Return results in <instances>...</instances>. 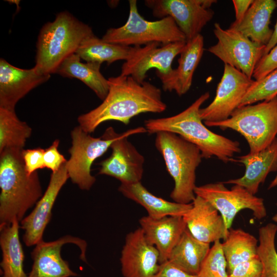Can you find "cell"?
I'll use <instances>...</instances> for the list:
<instances>
[{
    "instance_id": "cell-14",
    "label": "cell",
    "mask_w": 277,
    "mask_h": 277,
    "mask_svg": "<svg viewBox=\"0 0 277 277\" xmlns=\"http://www.w3.org/2000/svg\"><path fill=\"white\" fill-rule=\"evenodd\" d=\"M145 4L156 17H171L186 42L200 34L214 15L213 11L204 7L201 0H146Z\"/></svg>"
},
{
    "instance_id": "cell-6",
    "label": "cell",
    "mask_w": 277,
    "mask_h": 277,
    "mask_svg": "<svg viewBox=\"0 0 277 277\" xmlns=\"http://www.w3.org/2000/svg\"><path fill=\"white\" fill-rule=\"evenodd\" d=\"M204 123L208 127L239 132L247 141L249 153L258 152L269 146L276 137L277 96L256 104L240 107L225 121Z\"/></svg>"
},
{
    "instance_id": "cell-13",
    "label": "cell",
    "mask_w": 277,
    "mask_h": 277,
    "mask_svg": "<svg viewBox=\"0 0 277 277\" xmlns=\"http://www.w3.org/2000/svg\"><path fill=\"white\" fill-rule=\"evenodd\" d=\"M254 81L237 69L224 64L223 74L214 100L208 106L200 110L202 120L204 123H212L228 119L239 107Z\"/></svg>"
},
{
    "instance_id": "cell-32",
    "label": "cell",
    "mask_w": 277,
    "mask_h": 277,
    "mask_svg": "<svg viewBox=\"0 0 277 277\" xmlns=\"http://www.w3.org/2000/svg\"><path fill=\"white\" fill-rule=\"evenodd\" d=\"M277 96V69L255 81L243 97L240 107L271 100Z\"/></svg>"
},
{
    "instance_id": "cell-38",
    "label": "cell",
    "mask_w": 277,
    "mask_h": 277,
    "mask_svg": "<svg viewBox=\"0 0 277 277\" xmlns=\"http://www.w3.org/2000/svg\"><path fill=\"white\" fill-rule=\"evenodd\" d=\"M153 277H197L181 270L169 261L160 265L159 269Z\"/></svg>"
},
{
    "instance_id": "cell-10",
    "label": "cell",
    "mask_w": 277,
    "mask_h": 277,
    "mask_svg": "<svg viewBox=\"0 0 277 277\" xmlns=\"http://www.w3.org/2000/svg\"><path fill=\"white\" fill-rule=\"evenodd\" d=\"M217 42L208 51L251 78L255 67L264 56L266 46L255 43L240 32L214 25Z\"/></svg>"
},
{
    "instance_id": "cell-20",
    "label": "cell",
    "mask_w": 277,
    "mask_h": 277,
    "mask_svg": "<svg viewBox=\"0 0 277 277\" xmlns=\"http://www.w3.org/2000/svg\"><path fill=\"white\" fill-rule=\"evenodd\" d=\"M140 228L147 241L157 250L160 264L169 256L187 228L182 216H166L154 219L148 215L139 220Z\"/></svg>"
},
{
    "instance_id": "cell-27",
    "label": "cell",
    "mask_w": 277,
    "mask_h": 277,
    "mask_svg": "<svg viewBox=\"0 0 277 277\" xmlns=\"http://www.w3.org/2000/svg\"><path fill=\"white\" fill-rule=\"evenodd\" d=\"M210 249V244L199 241L186 228L167 261L188 273L197 275Z\"/></svg>"
},
{
    "instance_id": "cell-21",
    "label": "cell",
    "mask_w": 277,
    "mask_h": 277,
    "mask_svg": "<svg viewBox=\"0 0 277 277\" xmlns=\"http://www.w3.org/2000/svg\"><path fill=\"white\" fill-rule=\"evenodd\" d=\"M234 162L245 166L244 174L240 178L230 179L223 183L241 186L255 195L268 174L277 171V137L265 149L239 156Z\"/></svg>"
},
{
    "instance_id": "cell-39",
    "label": "cell",
    "mask_w": 277,
    "mask_h": 277,
    "mask_svg": "<svg viewBox=\"0 0 277 277\" xmlns=\"http://www.w3.org/2000/svg\"><path fill=\"white\" fill-rule=\"evenodd\" d=\"M253 0H233L235 13V22L240 21L244 16Z\"/></svg>"
},
{
    "instance_id": "cell-28",
    "label": "cell",
    "mask_w": 277,
    "mask_h": 277,
    "mask_svg": "<svg viewBox=\"0 0 277 277\" xmlns=\"http://www.w3.org/2000/svg\"><path fill=\"white\" fill-rule=\"evenodd\" d=\"M132 52V46H126L107 42L94 33L85 38L75 53L86 62L110 65L120 60L127 61Z\"/></svg>"
},
{
    "instance_id": "cell-5",
    "label": "cell",
    "mask_w": 277,
    "mask_h": 277,
    "mask_svg": "<svg viewBox=\"0 0 277 277\" xmlns=\"http://www.w3.org/2000/svg\"><path fill=\"white\" fill-rule=\"evenodd\" d=\"M154 144L174 182L170 198L178 203H192L196 196V170L203 159L200 150L181 136L167 131L157 132Z\"/></svg>"
},
{
    "instance_id": "cell-9",
    "label": "cell",
    "mask_w": 277,
    "mask_h": 277,
    "mask_svg": "<svg viewBox=\"0 0 277 277\" xmlns=\"http://www.w3.org/2000/svg\"><path fill=\"white\" fill-rule=\"evenodd\" d=\"M194 193L219 212L227 230L231 228L235 216L242 210H251L258 220L267 215L264 200L238 185H234L229 190L223 182L209 183L196 186Z\"/></svg>"
},
{
    "instance_id": "cell-2",
    "label": "cell",
    "mask_w": 277,
    "mask_h": 277,
    "mask_svg": "<svg viewBox=\"0 0 277 277\" xmlns=\"http://www.w3.org/2000/svg\"><path fill=\"white\" fill-rule=\"evenodd\" d=\"M209 97V92H206L175 115L146 120L147 132L150 134L160 131L174 133L196 146L203 158L215 156L225 163L234 162L233 156L241 151L239 142L210 131L200 117L201 106Z\"/></svg>"
},
{
    "instance_id": "cell-15",
    "label": "cell",
    "mask_w": 277,
    "mask_h": 277,
    "mask_svg": "<svg viewBox=\"0 0 277 277\" xmlns=\"http://www.w3.org/2000/svg\"><path fill=\"white\" fill-rule=\"evenodd\" d=\"M68 243L76 245L81 250L80 258L87 262V243L78 237L64 235L55 241L37 243L31 252L33 264L27 277H73L78 274L70 267L61 255L62 248Z\"/></svg>"
},
{
    "instance_id": "cell-42",
    "label": "cell",
    "mask_w": 277,
    "mask_h": 277,
    "mask_svg": "<svg viewBox=\"0 0 277 277\" xmlns=\"http://www.w3.org/2000/svg\"><path fill=\"white\" fill-rule=\"evenodd\" d=\"M277 205V204H276ZM272 220L273 221V222L277 223V212L273 216Z\"/></svg>"
},
{
    "instance_id": "cell-26",
    "label": "cell",
    "mask_w": 277,
    "mask_h": 277,
    "mask_svg": "<svg viewBox=\"0 0 277 277\" xmlns=\"http://www.w3.org/2000/svg\"><path fill=\"white\" fill-rule=\"evenodd\" d=\"M76 53L67 57L58 67L56 73L63 77L76 78L89 87L103 101L109 91V83L100 71L101 64L81 62Z\"/></svg>"
},
{
    "instance_id": "cell-30",
    "label": "cell",
    "mask_w": 277,
    "mask_h": 277,
    "mask_svg": "<svg viewBox=\"0 0 277 277\" xmlns=\"http://www.w3.org/2000/svg\"><path fill=\"white\" fill-rule=\"evenodd\" d=\"M32 128L21 121L15 110L0 108V153L6 149L23 150Z\"/></svg>"
},
{
    "instance_id": "cell-23",
    "label": "cell",
    "mask_w": 277,
    "mask_h": 277,
    "mask_svg": "<svg viewBox=\"0 0 277 277\" xmlns=\"http://www.w3.org/2000/svg\"><path fill=\"white\" fill-rule=\"evenodd\" d=\"M276 7V1L254 0L243 18L239 22H233L229 29L240 32L255 43L266 46L273 33L269 25Z\"/></svg>"
},
{
    "instance_id": "cell-17",
    "label": "cell",
    "mask_w": 277,
    "mask_h": 277,
    "mask_svg": "<svg viewBox=\"0 0 277 277\" xmlns=\"http://www.w3.org/2000/svg\"><path fill=\"white\" fill-rule=\"evenodd\" d=\"M120 263L124 277H153L157 272L159 252L147 241L140 227L126 235Z\"/></svg>"
},
{
    "instance_id": "cell-3",
    "label": "cell",
    "mask_w": 277,
    "mask_h": 277,
    "mask_svg": "<svg viewBox=\"0 0 277 277\" xmlns=\"http://www.w3.org/2000/svg\"><path fill=\"white\" fill-rule=\"evenodd\" d=\"M22 151L11 149L0 153V226L15 219L21 222L43 194L38 172L27 173Z\"/></svg>"
},
{
    "instance_id": "cell-33",
    "label": "cell",
    "mask_w": 277,
    "mask_h": 277,
    "mask_svg": "<svg viewBox=\"0 0 277 277\" xmlns=\"http://www.w3.org/2000/svg\"><path fill=\"white\" fill-rule=\"evenodd\" d=\"M197 277H229L227 264L220 240L213 243L202 264Z\"/></svg>"
},
{
    "instance_id": "cell-1",
    "label": "cell",
    "mask_w": 277,
    "mask_h": 277,
    "mask_svg": "<svg viewBox=\"0 0 277 277\" xmlns=\"http://www.w3.org/2000/svg\"><path fill=\"white\" fill-rule=\"evenodd\" d=\"M108 81L109 91L103 102L77 118L78 126L88 133L108 121L128 125L132 117L140 114L161 113L167 108L161 89L150 82L141 84L130 76L121 74L110 77Z\"/></svg>"
},
{
    "instance_id": "cell-34",
    "label": "cell",
    "mask_w": 277,
    "mask_h": 277,
    "mask_svg": "<svg viewBox=\"0 0 277 277\" xmlns=\"http://www.w3.org/2000/svg\"><path fill=\"white\" fill-rule=\"evenodd\" d=\"M262 270V264L258 256L238 264L228 275L229 277H261Z\"/></svg>"
},
{
    "instance_id": "cell-35",
    "label": "cell",
    "mask_w": 277,
    "mask_h": 277,
    "mask_svg": "<svg viewBox=\"0 0 277 277\" xmlns=\"http://www.w3.org/2000/svg\"><path fill=\"white\" fill-rule=\"evenodd\" d=\"M45 149L41 148L23 149L22 156L25 169L29 174L45 168L44 161Z\"/></svg>"
},
{
    "instance_id": "cell-37",
    "label": "cell",
    "mask_w": 277,
    "mask_h": 277,
    "mask_svg": "<svg viewBox=\"0 0 277 277\" xmlns=\"http://www.w3.org/2000/svg\"><path fill=\"white\" fill-rule=\"evenodd\" d=\"M60 140H54L52 144L45 149L44 161L45 168L55 172L65 164L67 160L58 150Z\"/></svg>"
},
{
    "instance_id": "cell-16",
    "label": "cell",
    "mask_w": 277,
    "mask_h": 277,
    "mask_svg": "<svg viewBox=\"0 0 277 277\" xmlns=\"http://www.w3.org/2000/svg\"><path fill=\"white\" fill-rule=\"evenodd\" d=\"M69 179L66 163L59 170L51 173L45 192L31 212L20 222V228L24 231L23 239L26 246L36 245L43 240L44 231L52 217L54 203Z\"/></svg>"
},
{
    "instance_id": "cell-29",
    "label": "cell",
    "mask_w": 277,
    "mask_h": 277,
    "mask_svg": "<svg viewBox=\"0 0 277 277\" xmlns=\"http://www.w3.org/2000/svg\"><path fill=\"white\" fill-rule=\"evenodd\" d=\"M258 240L241 229H229L222 244L228 273L238 264L258 256Z\"/></svg>"
},
{
    "instance_id": "cell-41",
    "label": "cell",
    "mask_w": 277,
    "mask_h": 277,
    "mask_svg": "<svg viewBox=\"0 0 277 277\" xmlns=\"http://www.w3.org/2000/svg\"><path fill=\"white\" fill-rule=\"evenodd\" d=\"M277 186V174L273 180L271 182L269 186L268 189H272Z\"/></svg>"
},
{
    "instance_id": "cell-19",
    "label": "cell",
    "mask_w": 277,
    "mask_h": 277,
    "mask_svg": "<svg viewBox=\"0 0 277 277\" xmlns=\"http://www.w3.org/2000/svg\"><path fill=\"white\" fill-rule=\"evenodd\" d=\"M192 203L191 208L183 216L191 234L199 241L207 244L225 239L229 230L219 212L197 195Z\"/></svg>"
},
{
    "instance_id": "cell-12",
    "label": "cell",
    "mask_w": 277,
    "mask_h": 277,
    "mask_svg": "<svg viewBox=\"0 0 277 277\" xmlns=\"http://www.w3.org/2000/svg\"><path fill=\"white\" fill-rule=\"evenodd\" d=\"M145 132L147 130L145 127H138L120 133L110 146L111 155L98 164V174L113 177L121 184L141 182L145 159L128 141V137Z\"/></svg>"
},
{
    "instance_id": "cell-31",
    "label": "cell",
    "mask_w": 277,
    "mask_h": 277,
    "mask_svg": "<svg viewBox=\"0 0 277 277\" xmlns=\"http://www.w3.org/2000/svg\"><path fill=\"white\" fill-rule=\"evenodd\" d=\"M277 225L270 223L259 229L258 254L263 266L261 277H277Z\"/></svg>"
},
{
    "instance_id": "cell-36",
    "label": "cell",
    "mask_w": 277,
    "mask_h": 277,
    "mask_svg": "<svg viewBox=\"0 0 277 277\" xmlns=\"http://www.w3.org/2000/svg\"><path fill=\"white\" fill-rule=\"evenodd\" d=\"M277 69V44L258 63L252 76L259 81Z\"/></svg>"
},
{
    "instance_id": "cell-25",
    "label": "cell",
    "mask_w": 277,
    "mask_h": 277,
    "mask_svg": "<svg viewBox=\"0 0 277 277\" xmlns=\"http://www.w3.org/2000/svg\"><path fill=\"white\" fill-rule=\"evenodd\" d=\"M20 222L0 226V247L2 252V277H27L24 269V253L19 240Z\"/></svg>"
},
{
    "instance_id": "cell-11",
    "label": "cell",
    "mask_w": 277,
    "mask_h": 277,
    "mask_svg": "<svg viewBox=\"0 0 277 277\" xmlns=\"http://www.w3.org/2000/svg\"><path fill=\"white\" fill-rule=\"evenodd\" d=\"M186 42L166 45L152 43L141 46H132L131 54L121 67V74L130 76L139 83L145 82L147 72L156 69L159 78L169 75L173 71L172 62L185 47Z\"/></svg>"
},
{
    "instance_id": "cell-24",
    "label": "cell",
    "mask_w": 277,
    "mask_h": 277,
    "mask_svg": "<svg viewBox=\"0 0 277 277\" xmlns=\"http://www.w3.org/2000/svg\"><path fill=\"white\" fill-rule=\"evenodd\" d=\"M118 190L125 197L143 207L147 215L154 219L172 215L183 216L192 206V203L181 204L158 197L149 191L141 182L121 184Z\"/></svg>"
},
{
    "instance_id": "cell-8",
    "label": "cell",
    "mask_w": 277,
    "mask_h": 277,
    "mask_svg": "<svg viewBox=\"0 0 277 277\" xmlns=\"http://www.w3.org/2000/svg\"><path fill=\"white\" fill-rule=\"evenodd\" d=\"M120 133L110 127L100 137H94L79 126L71 132L70 156L66 163L69 179L83 190H89L96 181L91 173L94 161L102 156Z\"/></svg>"
},
{
    "instance_id": "cell-7",
    "label": "cell",
    "mask_w": 277,
    "mask_h": 277,
    "mask_svg": "<svg viewBox=\"0 0 277 277\" xmlns=\"http://www.w3.org/2000/svg\"><path fill=\"white\" fill-rule=\"evenodd\" d=\"M129 15L125 24L108 29L102 37L103 40L126 46L186 42L185 36L171 17L149 21L139 13L136 0L129 1Z\"/></svg>"
},
{
    "instance_id": "cell-4",
    "label": "cell",
    "mask_w": 277,
    "mask_h": 277,
    "mask_svg": "<svg viewBox=\"0 0 277 277\" xmlns=\"http://www.w3.org/2000/svg\"><path fill=\"white\" fill-rule=\"evenodd\" d=\"M93 33L90 27L68 12L58 13L39 31L35 68L45 75L56 73L64 60L75 53L82 41Z\"/></svg>"
},
{
    "instance_id": "cell-18",
    "label": "cell",
    "mask_w": 277,
    "mask_h": 277,
    "mask_svg": "<svg viewBox=\"0 0 277 277\" xmlns=\"http://www.w3.org/2000/svg\"><path fill=\"white\" fill-rule=\"evenodd\" d=\"M50 77L49 75L39 73L34 67L21 69L1 58L0 108L15 110L16 104L21 98Z\"/></svg>"
},
{
    "instance_id": "cell-40",
    "label": "cell",
    "mask_w": 277,
    "mask_h": 277,
    "mask_svg": "<svg viewBox=\"0 0 277 277\" xmlns=\"http://www.w3.org/2000/svg\"><path fill=\"white\" fill-rule=\"evenodd\" d=\"M277 4V1H276ZM277 44V20L273 30V33L272 36L268 43L266 46L264 56L267 54Z\"/></svg>"
},
{
    "instance_id": "cell-22",
    "label": "cell",
    "mask_w": 277,
    "mask_h": 277,
    "mask_svg": "<svg viewBox=\"0 0 277 277\" xmlns=\"http://www.w3.org/2000/svg\"><path fill=\"white\" fill-rule=\"evenodd\" d=\"M204 37L199 34L187 41L178 60V66L168 76L160 78L165 91H174L179 96L186 93L192 83L194 72L202 57Z\"/></svg>"
}]
</instances>
